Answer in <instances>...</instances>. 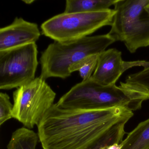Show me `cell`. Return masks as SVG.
I'll return each mask as SVG.
<instances>
[{"label":"cell","mask_w":149,"mask_h":149,"mask_svg":"<svg viewBox=\"0 0 149 149\" xmlns=\"http://www.w3.org/2000/svg\"><path fill=\"white\" fill-rule=\"evenodd\" d=\"M133 114L120 107L65 109L54 104L37 126L43 149H86L121 118Z\"/></svg>","instance_id":"6da1fadb"},{"label":"cell","mask_w":149,"mask_h":149,"mask_svg":"<svg viewBox=\"0 0 149 149\" xmlns=\"http://www.w3.org/2000/svg\"><path fill=\"white\" fill-rule=\"evenodd\" d=\"M149 99L145 94L120 84L104 85L91 77L73 86L56 104L65 109H104L125 108L132 111L139 109L144 101Z\"/></svg>","instance_id":"7a4b0ae2"},{"label":"cell","mask_w":149,"mask_h":149,"mask_svg":"<svg viewBox=\"0 0 149 149\" xmlns=\"http://www.w3.org/2000/svg\"><path fill=\"white\" fill-rule=\"evenodd\" d=\"M115 42L109 34L87 36L68 42H55L42 53L40 58L41 72L40 77L65 79L71 75L70 69L88 56L99 54Z\"/></svg>","instance_id":"3957f363"},{"label":"cell","mask_w":149,"mask_h":149,"mask_svg":"<svg viewBox=\"0 0 149 149\" xmlns=\"http://www.w3.org/2000/svg\"><path fill=\"white\" fill-rule=\"evenodd\" d=\"M149 0H117L109 35L123 42L131 53L149 46V15L145 7Z\"/></svg>","instance_id":"277c9868"},{"label":"cell","mask_w":149,"mask_h":149,"mask_svg":"<svg viewBox=\"0 0 149 149\" xmlns=\"http://www.w3.org/2000/svg\"><path fill=\"white\" fill-rule=\"evenodd\" d=\"M114 9L92 13H63L43 22L42 32L55 42L64 43L82 39L102 27L111 26Z\"/></svg>","instance_id":"5b68a950"},{"label":"cell","mask_w":149,"mask_h":149,"mask_svg":"<svg viewBox=\"0 0 149 149\" xmlns=\"http://www.w3.org/2000/svg\"><path fill=\"white\" fill-rule=\"evenodd\" d=\"M55 92L40 77L17 88L13 92V118L24 127L38 126L49 110L54 104Z\"/></svg>","instance_id":"8992f818"},{"label":"cell","mask_w":149,"mask_h":149,"mask_svg":"<svg viewBox=\"0 0 149 149\" xmlns=\"http://www.w3.org/2000/svg\"><path fill=\"white\" fill-rule=\"evenodd\" d=\"M38 53L36 43L0 51V89L18 88L33 81Z\"/></svg>","instance_id":"52a82bcc"},{"label":"cell","mask_w":149,"mask_h":149,"mask_svg":"<svg viewBox=\"0 0 149 149\" xmlns=\"http://www.w3.org/2000/svg\"><path fill=\"white\" fill-rule=\"evenodd\" d=\"M148 65L149 62L144 61H124L120 51L115 48L110 49L99 54L96 68L91 77L102 85H113L129 69L136 66L145 68Z\"/></svg>","instance_id":"ba28073f"},{"label":"cell","mask_w":149,"mask_h":149,"mask_svg":"<svg viewBox=\"0 0 149 149\" xmlns=\"http://www.w3.org/2000/svg\"><path fill=\"white\" fill-rule=\"evenodd\" d=\"M40 36L37 24L16 17L12 24L0 29V51L36 43Z\"/></svg>","instance_id":"9c48e42d"},{"label":"cell","mask_w":149,"mask_h":149,"mask_svg":"<svg viewBox=\"0 0 149 149\" xmlns=\"http://www.w3.org/2000/svg\"><path fill=\"white\" fill-rule=\"evenodd\" d=\"M117 0H67L64 13H92L109 9Z\"/></svg>","instance_id":"30bf717a"},{"label":"cell","mask_w":149,"mask_h":149,"mask_svg":"<svg viewBox=\"0 0 149 149\" xmlns=\"http://www.w3.org/2000/svg\"><path fill=\"white\" fill-rule=\"evenodd\" d=\"M121 143V149H149V118L139 123Z\"/></svg>","instance_id":"8fae6325"},{"label":"cell","mask_w":149,"mask_h":149,"mask_svg":"<svg viewBox=\"0 0 149 149\" xmlns=\"http://www.w3.org/2000/svg\"><path fill=\"white\" fill-rule=\"evenodd\" d=\"M126 116L118 121L97 141L86 149H107L109 146L116 143H122L124 136L125 124L133 116Z\"/></svg>","instance_id":"7c38bea8"},{"label":"cell","mask_w":149,"mask_h":149,"mask_svg":"<svg viewBox=\"0 0 149 149\" xmlns=\"http://www.w3.org/2000/svg\"><path fill=\"white\" fill-rule=\"evenodd\" d=\"M40 141L38 133L24 127L13 132L7 149H36Z\"/></svg>","instance_id":"4fadbf2b"},{"label":"cell","mask_w":149,"mask_h":149,"mask_svg":"<svg viewBox=\"0 0 149 149\" xmlns=\"http://www.w3.org/2000/svg\"><path fill=\"white\" fill-rule=\"evenodd\" d=\"M120 84L149 96V65L143 69L127 77L125 82Z\"/></svg>","instance_id":"5bb4252c"},{"label":"cell","mask_w":149,"mask_h":149,"mask_svg":"<svg viewBox=\"0 0 149 149\" xmlns=\"http://www.w3.org/2000/svg\"><path fill=\"white\" fill-rule=\"evenodd\" d=\"M99 54L92 55L84 57L73 65L70 69V72L72 74L74 71H79L83 81L90 79L95 70Z\"/></svg>","instance_id":"9a60e30c"},{"label":"cell","mask_w":149,"mask_h":149,"mask_svg":"<svg viewBox=\"0 0 149 149\" xmlns=\"http://www.w3.org/2000/svg\"><path fill=\"white\" fill-rule=\"evenodd\" d=\"M13 104L10 102V97L7 93H0V125L13 118Z\"/></svg>","instance_id":"2e32d148"},{"label":"cell","mask_w":149,"mask_h":149,"mask_svg":"<svg viewBox=\"0 0 149 149\" xmlns=\"http://www.w3.org/2000/svg\"><path fill=\"white\" fill-rule=\"evenodd\" d=\"M23 2L26 4H31L34 1H23Z\"/></svg>","instance_id":"e0dca14e"},{"label":"cell","mask_w":149,"mask_h":149,"mask_svg":"<svg viewBox=\"0 0 149 149\" xmlns=\"http://www.w3.org/2000/svg\"><path fill=\"white\" fill-rule=\"evenodd\" d=\"M145 10L149 15V3L146 6Z\"/></svg>","instance_id":"ac0fdd59"}]
</instances>
